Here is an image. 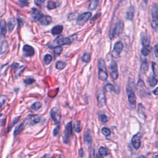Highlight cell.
Instances as JSON below:
<instances>
[{"instance_id": "obj_14", "label": "cell", "mask_w": 158, "mask_h": 158, "mask_svg": "<svg viewBox=\"0 0 158 158\" xmlns=\"http://www.w3.org/2000/svg\"><path fill=\"white\" fill-rule=\"evenodd\" d=\"M43 16V13L41 11L35 8L32 9L31 17L35 21H39Z\"/></svg>"}, {"instance_id": "obj_54", "label": "cell", "mask_w": 158, "mask_h": 158, "mask_svg": "<svg viewBox=\"0 0 158 158\" xmlns=\"http://www.w3.org/2000/svg\"><path fill=\"white\" fill-rule=\"evenodd\" d=\"M60 158H64V157H60Z\"/></svg>"}, {"instance_id": "obj_18", "label": "cell", "mask_w": 158, "mask_h": 158, "mask_svg": "<svg viewBox=\"0 0 158 158\" xmlns=\"http://www.w3.org/2000/svg\"><path fill=\"white\" fill-rule=\"evenodd\" d=\"M39 22L42 25H48L52 22V18L49 16H43L40 19Z\"/></svg>"}, {"instance_id": "obj_51", "label": "cell", "mask_w": 158, "mask_h": 158, "mask_svg": "<svg viewBox=\"0 0 158 158\" xmlns=\"http://www.w3.org/2000/svg\"><path fill=\"white\" fill-rule=\"evenodd\" d=\"M157 154H156V155H155V156H154V158H157Z\"/></svg>"}, {"instance_id": "obj_31", "label": "cell", "mask_w": 158, "mask_h": 158, "mask_svg": "<svg viewBox=\"0 0 158 158\" xmlns=\"http://www.w3.org/2000/svg\"><path fill=\"white\" fill-rule=\"evenodd\" d=\"M53 61V57L51 54H46L44 57V64L45 65H48Z\"/></svg>"}, {"instance_id": "obj_33", "label": "cell", "mask_w": 158, "mask_h": 158, "mask_svg": "<svg viewBox=\"0 0 158 158\" xmlns=\"http://www.w3.org/2000/svg\"><path fill=\"white\" fill-rule=\"evenodd\" d=\"M53 52L56 56H59L62 52V48L61 46H56L53 49Z\"/></svg>"}, {"instance_id": "obj_26", "label": "cell", "mask_w": 158, "mask_h": 158, "mask_svg": "<svg viewBox=\"0 0 158 158\" xmlns=\"http://www.w3.org/2000/svg\"><path fill=\"white\" fill-rule=\"evenodd\" d=\"M151 52V48L150 46H143L141 50V54L144 56H148Z\"/></svg>"}, {"instance_id": "obj_49", "label": "cell", "mask_w": 158, "mask_h": 158, "mask_svg": "<svg viewBox=\"0 0 158 158\" xmlns=\"http://www.w3.org/2000/svg\"><path fill=\"white\" fill-rule=\"evenodd\" d=\"M157 88H156V89H155V90L154 91H153V93H154V95H157Z\"/></svg>"}, {"instance_id": "obj_21", "label": "cell", "mask_w": 158, "mask_h": 158, "mask_svg": "<svg viewBox=\"0 0 158 158\" xmlns=\"http://www.w3.org/2000/svg\"><path fill=\"white\" fill-rule=\"evenodd\" d=\"M148 82L149 85H150V87H154V86L157 84V79L155 76H151L148 78Z\"/></svg>"}, {"instance_id": "obj_5", "label": "cell", "mask_w": 158, "mask_h": 158, "mask_svg": "<svg viewBox=\"0 0 158 158\" xmlns=\"http://www.w3.org/2000/svg\"><path fill=\"white\" fill-rule=\"evenodd\" d=\"M91 16V13L90 12H85L82 13L77 17V24L78 25H83Z\"/></svg>"}, {"instance_id": "obj_23", "label": "cell", "mask_w": 158, "mask_h": 158, "mask_svg": "<svg viewBox=\"0 0 158 158\" xmlns=\"http://www.w3.org/2000/svg\"><path fill=\"white\" fill-rule=\"evenodd\" d=\"M133 16H134V8L133 7H131L126 13V19L129 20H132Z\"/></svg>"}, {"instance_id": "obj_53", "label": "cell", "mask_w": 158, "mask_h": 158, "mask_svg": "<svg viewBox=\"0 0 158 158\" xmlns=\"http://www.w3.org/2000/svg\"><path fill=\"white\" fill-rule=\"evenodd\" d=\"M90 158H93V157H90Z\"/></svg>"}, {"instance_id": "obj_39", "label": "cell", "mask_w": 158, "mask_h": 158, "mask_svg": "<svg viewBox=\"0 0 158 158\" xmlns=\"http://www.w3.org/2000/svg\"><path fill=\"white\" fill-rule=\"evenodd\" d=\"M101 132L104 136H109L111 134V130L106 127H103L101 129Z\"/></svg>"}, {"instance_id": "obj_2", "label": "cell", "mask_w": 158, "mask_h": 158, "mask_svg": "<svg viewBox=\"0 0 158 158\" xmlns=\"http://www.w3.org/2000/svg\"><path fill=\"white\" fill-rule=\"evenodd\" d=\"M124 30V23L122 21H119L114 24L112 29L110 33L109 37L111 39L116 38L120 34L122 33Z\"/></svg>"}, {"instance_id": "obj_6", "label": "cell", "mask_w": 158, "mask_h": 158, "mask_svg": "<svg viewBox=\"0 0 158 158\" xmlns=\"http://www.w3.org/2000/svg\"><path fill=\"white\" fill-rule=\"evenodd\" d=\"M50 115L55 124H59L61 119V114L57 107H53L50 111Z\"/></svg>"}, {"instance_id": "obj_37", "label": "cell", "mask_w": 158, "mask_h": 158, "mask_svg": "<svg viewBox=\"0 0 158 158\" xmlns=\"http://www.w3.org/2000/svg\"><path fill=\"white\" fill-rule=\"evenodd\" d=\"M99 118L103 123H107L109 121V118L104 114H101L99 116Z\"/></svg>"}, {"instance_id": "obj_29", "label": "cell", "mask_w": 158, "mask_h": 158, "mask_svg": "<svg viewBox=\"0 0 158 158\" xmlns=\"http://www.w3.org/2000/svg\"><path fill=\"white\" fill-rule=\"evenodd\" d=\"M66 66V63L62 61H57L56 64V68L58 70H62Z\"/></svg>"}, {"instance_id": "obj_42", "label": "cell", "mask_w": 158, "mask_h": 158, "mask_svg": "<svg viewBox=\"0 0 158 158\" xmlns=\"http://www.w3.org/2000/svg\"><path fill=\"white\" fill-rule=\"evenodd\" d=\"M35 81V79L32 78H26L24 80V82L27 84V85H30V84H32Z\"/></svg>"}, {"instance_id": "obj_30", "label": "cell", "mask_w": 158, "mask_h": 158, "mask_svg": "<svg viewBox=\"0 0 158 158\" xmlns=\"http://www.w3.org/2000/svg\"><path fill=\"white\" fill-rule=\"evenodd\" d=\"M98 1H96V0H93L91 1L88 4V9L90 10H94L96 8L98 4Z\"/></svg>"}, {"instance_id": "obj_10", "label": "cell", "mask_w": 158, "mask_h": 158, "mask_svg": "<svg viewBox=\"0 0 158 158\" xmlns=\"http://www.w3.org/2000/svg\"><path fill=\"white\" fill-rule=\"evenodd\" d=\"M141 135L140 133L135 135L132 138V144L135 149H138L141 146Z\"/></svg>"}, {"instance_id": "obj_44", "label": "cell", "mask_w": 158, "mask_h": 158, "mask_svg": "<svg viewBox=\"0 0 158 158\" xmlns=\"http://www.w3.org/2000/svg\"><path fill=\"white\" fill-rule=\"evenodd\" d=\"M45 3V1H41V0H37V1H35V3L36 5H37L38 6H41Z\"/></svg>"}, {"instance_id": "obj_48", "label": "cell", "mask_w": 158, "mask_h": 158, "mask_svg": "<svg viewBox=\"0 0 158 158\" xmlns=\"http://www.w3.org/2000/svg\"><path fill=\"white\" fill-rule=\"evenodd\" d=\"M41 158H50V155L49 154H45V155L43 156Z\"/></svg>"}, {"instance_id": "obj_19", "label": "cell", "mask_w": 158, "mask_h": 158, "mask_svg": "<svg viewBox=\"0 0 158 158\" xmlns=\"http://www.w3.org/2000/svg\"><path fill=\"white\" fill-rule=\"evenodd\" d=\"M63 30V26L61 25H57L53 27L51 29V33L53 35H57L61 33Z\"/></svg>"}, {"instance_id": "obj_20", "label": "cell", "mask_w": 158, "mask_h": 158, "mask_svg": "<svg viewBox=\"0 0 158 158\" xmlns=\"http://www.w3.org/2000/svg\"><path fill=\"white\" fill-rule=\"evenodd\" d=\"M83 140H84V142L85 144H87L88 145H90L92 143V137L90 133V131L89 130H88L87 132L85 133Z\"/></svg>"}, {"instance_id": "obj_41", "label": "cell", "mask_w": 158, "mask_h": 158, "mask_svg": "<svg viewBox=\"0 0 158 158\" xmlns=\"http://www.w3.org/2000/svg\"><path fill=\"white\" fill-rule=\"evenodd\" d=\"M74 128H75V130L76 132H77V133L80 132L81 127H80V123H79L78 122H77L74 124Z\"/></svg>"}, {"instance_id": "obj_13", "label": "cell", "mask_w": 158, "mask_h": 158, "mask_svg": "<svg viewBox=\"0 0 158 158\" xmlns=\"http://www.w3.org/2000/svg\"><path fill=\"white\" fill-rule=\"evenodd\" d=\"M124 48V45L121 41H117L115 43L113 48V53L115 56H119L120 53L122 51Z\"/></svg>"}, {"instance_id": "obj_50", "label": "cell", "mask_w": 158, "mask_h": 158, "mask_svg": "<svg viewBox=\"0 0 158 158\" xmlns=\"http://www.w3.org/2000/svg\"><path fill=\"white\" fill-rule=\"evenodd\" d=\"M138 158H146V157L145 156H143V155H141L140 156H139Z\"/></svg>"}, {"instance_id": "obj_9", "label": "cell", "mask_w": 158, "mask_h": 158, "mask_svg": "<svg viewBox=\"0 0 158 158\" xmlns=\"http://www.w3.org/2000/svg\"><path fill=\"white\" fill-rule=\"evenodd\" d=\"M126 91H127L128 100L129 103L132 104H135L136 103V98L134 91H133V89L128 85H127V86Z\"/></svg>"}, {"instance_id": "obj_3", "label": "cell", "mask_w": 158, "mask_h": 158, "mask_svg": "<svg viewBox=\"0 0 158 158\" xmlns=\"http://www.w3.org/2000/svg\"><path fill=\"white\" fill-rule=\"evenodd\" d=\"M151 26L154 30H157L158 26V6L156 3L153 4L151 8Z\"/></svg>"}, {"instance_id": "obj_11", "label": "cell", "mask_w": 158, "mask_h": 158, "mask_svg": "<svg viewBox=\"0 0 158 158\" xmlns=\"http://www.w3.org/2000/svg\"><path fill=\"white\" fill-rule=\"evenodd\" d=\"M12 67L14 70V74H15V77L17 78L21 75V74H22V72L24 70L26 66H20V65H19V64L15 62L12 64Z\"/></svg>"}, {"instance_id": "obj_12", "label": "cell", "mask_w": 158, "mask_h": 158, "mask_svg": "<svg viewBox=\"0 0 158 158\" xmlns=\"http://www.w3.org/2000/svg\"><path fill=\"white\" fill-rule=\"evenodd\" d=\"M23 53L26 57H32L35 54V50L32 46L25 45L23 47Z\"/></svg>"}, {"instance_id": "obj_25", "label": "cell", "mask_w": 158, "mask_h": 158, "mask_svg": "<svg viewBox=\"0 0 158 158\" xmlns=\"http://www.w3.org/2000/svg\"><path fill=\"white\" fill-rule=\"evenodd\" d=\"M141 43L143 46H148L150 44L149 38L144 35H141Z\"/></svg>"}, {"instance_id": "obj_27", "label": "cell", "mask_w": 158, "mask_h": 158, "mask_svg": "<svg viewBox=\"0 0 158 158\" xmlns=\"http://www.w3.org/2000/svg\"><path fill=\"white\" fill-rule=\"evenodd\" d=\"M99 155L101 156H107L109 154V151L106 148L101 146V147H100L99 149Z\"/></svg>"}, {"instance_id": "obj_43", "label": "cell", "mask_w": 158, "mask_h": 158, "mask_svg": "<svg viewBox=\"0 0 158 158\" xmlns=\"http://www.w3.org/2000/svg\"><path fill=\"white\" fill-rule=\"evenodd\" d=\"M59 130H60V126L59 125L57 126L53 130V135L55 136L58 135V134L59 133Z\"/></svg>"}, {"instance_id": "obj_32", "label": "cell", "mask_w": 158, "mask_h": 158, "mask_svg": "<svg viewBox=\"0 0 158 158\" xmlns=\"http://www.w3.org/2000/svg\"><path fill=\"white\" fill-rule=\"evenodd\" d=\"M29 117L31 118V122L30 124L33 125L39 122L40 120V117L39 116H29Z\"/></svg>"}, {"instance_id": "obj_7", "label": "cell", "mask_w": 158, "mask_h": 158, "mask_svg": "<svg viewBox=\"0 0 158 158\" xmlns=\"http://www.w3.org/2000/svg\"><path fill=\"white\" fill-rule=\"evenodd\" d=\"M97 99L98 104L100 107H103L106 105V96L104 91V90L102 88H100L97 93Z\"/></svg>"}, {"instance_id": "obj_15", "label": "cell", "mask_w": 158, "mask_h": 158, "mask_svg": "<svg viewBox=\"0 0 158 158\" xmlns=\"http://www.w3.org/2000/svg\"><path fill=\"white\" fill-rule=\"evenodd\" d=\"M57 43L59 45H68L72 43V40L69 37H65L61 36L57 38Z\"/></svg>"}, {"instance_id": "obj_35", "label": "cell", "mask_w": 158, "mask_h": 158, "mask_svg": "<svg viewBox=\"0 0 158 158\" xmlns=\"http://www.w3.org/2000/svg\"><path fill=\"white\" fill-rule=\"evenodd\" d=\"M104 90L107 91V92H112V91H115V89H114V87L112 85V84H110V83H108L105 85L104 87Z\"/></svg>"}, {"instance_id": "obj_46", "label": "cell", "mask_w": 158, "mask_h": 158, "mask_svg": "<svg viewBox=\"0 0 158 158\" xmlns=\"http://www.w3.org/2000/svg\"><path fill=\"white\" fill-rule=\"evenodd\" d=\"M78 153H79V156H80V157H83V156L84 154V152H83V149L82 148H80V149H79Z\"/></svg>"}, {"instance_id": "obj_40", "label": "cell", "mask_w": 158, "mask_h": 158, "mask_svg": "<svg viewBox=\"0 0 158 158\" xmlns=\"http://www.w3.org/2000/svg\"><path fill=\"white\" fill-rule=\"evenodd\" d=\"M152 69H153V72L154 74V76L156 77L157 75V64L154 62H152Z\"/></svg>"}, {"instance_id": "obj_47", "label": "cell", "mask_w": 158, "mask_h": 158, "mask_svg": "<svg viewBox=\"0 0 158 158\" xmlns=\"http://www.w3.org/2000/svg\"><path fill=\"white\" fill-rule=\"evenodd\" d=\"M20 3H21V5L23 6H28V3L26 1H20Z\"/></svg>"}, {"instance_id": "obj_16", "label": "cell", "mask_w": 158, "mask_h": 158, "mask_svg": "<svg viewBox=\"0 0 158 158\" xmlns=\"http://www.w3.org/2000/svg\"><path fill=\"white\" fill-rule=\"evenodd\" d=\"M7 24L6 22V20L4 19L0 20V32H1V36L5 37V35L7 33Z\"/></svg>"}, {"instance_id": "obj_34", "label": "cell", "mask_w": 158, "mask_h": 158, "mask_svg": "<svg viewBox=\"0 0 158 158\" xmlns=\"http://www.w3.org/2000/svg\"><path fill=\"white\" fill-rule=\"evenodd\" d=\"M41 103L40 102H35L32 105L31 108L34 111H38L41 108Z\"/></svg>"}, {"instance_id": "obj_22", "label": "cell", "mask_w": 158, "mask_h": 158, "mask_svg": "<svg viewBox=\"0 0 158 158\" xmlns=\"http://www.w3.org/2000/svg\"><path fill=\"white\" fill-rule=\"evenodd\" d=\"M58 6H59L58 3L53 1H49L47 4V8L49 10H51L57 8Z\"/></svg>"}, {"instance_id": "obj_36", "label": "cell", "mask_w": 158, "mask_h": 158, "mask_svg": "<svg viewBox=\"0 0 158 158\" xmlns=\"http://www.w3.org/2000/svg\"><path fill=\"white\" fill-rule=\"evenodd\" d=\"M91 59V55L89 53H85L82 56V60L85 62H89Z\"/></svg>"}, {"instance_id": "obj_38", "label": "cell", "mask_w": 158, "mask_h": 158, "mask_svg": "<svg viewBox=\"0 0 158 158\" xmlns=\"http://www.w3.org/2000/svg\"><path fill=\"white\" fill-rule=\"evenodd\" d=\"M7 96L6 95H1L0 96V109L3 106V104L5 103L7 100Z\"/></svg>"}, {"instance_id": "obj_4", "label": "cell", "mask_w": 158, "mask_h": 158, "mask_svg": "<svg viewBox=\"0 0 158 158\" xmlns=\"http://www.w3.org/2000/svg\"><path fill=\"white\" fill-rule=\"evenodd\" d=\"M72 136V122H69L66 126L65 132L63 136V141L66 144L69 142L70 138Z\"/></svg>"}, {"instance_id": "obj_24", "label": "cell", "mask_w": 158, "mask_h": 158, "mask_svg": "<svg viewBox=\"0 0 158 158\" xmlns=\"http://www.w3.org/2000/svg\"><path fill=\"white\" fill-rule=\"evenodd\" d=\"M16 25V20L14 18L11 19L8 23V28L9 32H12Z\"/></svg>"}, {"instance_id": "obj_28", "label": "cell", "mask_w": 158, "mask_h": 158, "mask_svg": "<svg viewBox=\"0 0 158 158\" xmlns=\"http://www.w3.org/2000/svg\"><path fill=\"white\" fill-rule=\"evenodd\" d=\"M24 127V122H22L18 126L16 127V128H15V130H14V135L16 136L17 134H19L21 131L23 130Z\"/></svg>"}, {"instance_id": "obj_8", "label": "cell", "mask_w": 158, "mask_h": 158, "mask_svg": "<svg viewBox=\"0 0 158 158\" xmlns=\"http://www.w3.org/2000/svg\"><path fill=\"white\" fill-rule=\"evenodd\" d=\"M109 68L111 69V77L112 80H116L119 76L117 64L116 62H115L114 61H112L110 63Z\"/></svg>"}, {"instance_id": "obj_1", "label": "cell", "mask_w": 158, "mask_h": 158, "mask_svg": "<svg viewBox=\"0 0 158 158\" xmlns=\"http://www.w3.org/2000/svg\"><path fill=\"white\" fill-rule=\"evenodd\" d=\"M107 77H108V75H107L104 61L101 58L98 61V78L99 80L105 81L107 80Z\"/></svg>"}, {"instance_id": "obj_17", "label": "cell", "mask_w": 158, "mask_h": 158, "mask_svg": "<svg viewBox=\"0 0 158 158\" xmlns=\"http://www.w3.org/2000/svg\"><path fill=\"white\" fill-rule=\"evenodd\" d=\"M8 43L6 40H3L0 43V55L6 53L8 49Z\"/></svg>"}, {"instance_id": "obj_45", "label": "cell", "mask_w": 158, "mask_h": 158, "mask_svg": "<svg viewBox=\"0 0 158 158\" xmlns=\"http://www.w3.org/2000/svg\"><path fill=\"white\" fill-rule=\"evenodd\" d=\"M154 54H155V56L157 57V45H156L154 46Z\"/></svg>"}, {"instance_id": "obj_52", "label": "cell", "mask_w": 158, "mask_h": 158, "mask_svg": "<svg viewBox=\"0 0 158 158\" xmlns=\"http://www.w3.org/2000/svg\"><path fill=\"white\" fill-rule=\"evenodd\" d=\"M8 158H12V157H11V156H9V157H8Z\"/></svg>"}]
</instances>
